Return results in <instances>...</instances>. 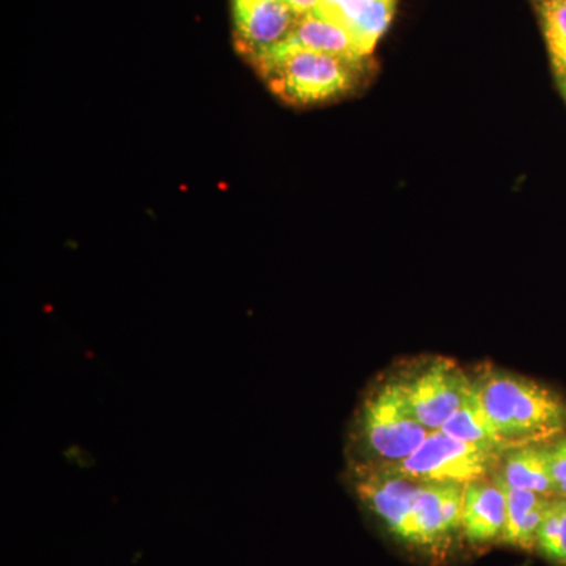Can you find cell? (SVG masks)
<instances>
[{"label": "cell", "instance_id": "obj_14", "mask_svg": "<svg viewBox=\"0 0 566 566\" xmlns=\"http://www.w3.org/2000/svg\"><path fill=\"white\" fill-rule=\"evenodd\" d=\"M441 431L450 438L457 439V441L504 449L495 438L490 422H488L485 409H483L482 401H480L479 394H476L474 379H472L471 389L465 395L463 403L457 409L455 415L442 424Z\"/></svg>", "mask_w": 566, "mask_h": 566}, {"label": "cell", "instance_id": "obj_12", "mask_svg": "<svg viewBox=\"0 0 566 566\" xmlns=\"http://www.w3.org/2000/svg\"><path fill=\"white\" fill-rule=\"evenodd\" d=\"M494 479L504 488L506 501V523L502 542L520 549H535L538 528L554 497L534 491L516 490L495 474Z\"/></svg>", "mask_w": 566, "mask_h": 566}, {"label": "cell", "instance_id": "obj_11", "mask_svg": "<svg viewBox=\"0 0 566 566\" xmlns=\"http://www.w3.org/2000/svg\"><path fill=\"white\" fill-rule=\"evenodd\" d=\"M506 485L516 490L557 497L547 446L532 444L510 447L502 455L494 472Z\"/></svg>", "mask_w": 566, "mask_h": 566}, {"label": "cell", "instance_id": "obj_8", "mask_svg": "<svg viewBox=\"0 0 566 566\" xmlns=\"http://www.w3.org/2000/svg\"><path fill=\"white\" fill-rule=\"evenodd\" d=\"M464 486L453 482L420 483L415 504V545L438 549L461 532Z\"/></svg>", "mask_w": 566, "mask_h": 566}, {"label": "cell", "instance_id": "obj_18", "mask_svg": "<svg viewBox=\"0 0 566 566\" xmlns=\"http://www.w3.org/2000/svg\"><path fill=\"white\" fill-rule=\"evenodd\" d=\"M285 2L297 13L305 14L315 11L319 0H285Z\"/></svg>", "mask_w": 566, "mask_h": 566}, {"label": "cell", "instance_id": "obj_13", "mask_svg": "<svg viewBox=\"0 0 566 566\" xmlns=\"http://www.w3.org/2000/svg\"><path fill=\"white\" fill-rule=\"evenodd\" d=\"M290 44L342 57H367L360 54L356 43L342 25L323 17L318 11L301 14Z\"/></svg>", "mask_w": 566, "mask_h": 566}, {"label": "cell", "instance_id": "obj_2", "mask_svg": "<svg viewBox=\"0 0 566 566\" xmlns=\"http://www.w3.org/2000/svg\"><path fill=\"white\" fill-rule=\"evenodd\" d=\"M365 59L342 57L286 44L252 66L283 103L304 107L344 98L359 87Z\"/></svg>", "mask_w": 566, "mask_h": 566}, {"label": "cell", "instance_id": "obj_9", "mask_svg": "<svg viewBox=\"0 0 566 566\" xmlns=\"http://www.w3.org/2000/svg\"><path fill=\"white\" fill-rule=\"evenodd\" d=\"M506 523L504 488L494 479L475 480L464 486L461 532L472 545L502 542Z\"/></svg>", "mask_w": 566, "mask_h": 566}, {"label": "cell", "instance_id": "obj_6", "mask_svg": "<svg viewBox=\"0 0 566 566\" xmlns=\"http://www.w3.org/2000/svg\"><path fill=\"white\" fill-rule=\"evenodd\" d=\"M398 381L417 419L430 431L441 430L455 415L472 386V379L455 363L442 357Z\"/></svg>", "mask_w": 566, "mask_h": 566}, {"label": "cell", "instance_id": "obj_19", "mask_svg": "<svg viewBox=\"0 0 566 566\" xmlns=\"http://www.w3.org/2000/svg\"><path fill=\"white\" fill-rule=\"evenodd\" d=\"M562 80H564V84H562V85H564V93L566 96V74H565V76H562Z\"/></svg>", "mask_w": 566, "mask_h": 566}, {"label": "cell", "instance_id": "obj_20", "mask_svg": "<svg viewBox=\"0 0 566 566\" xmlns=\"http://www.w3.org/2000/svg\"><path fill=\"white\" fill-rule=\"evenodd\" d=\"M566 499V497H565Z\"/></svg>", "mask_w": 566, "mask_h": 566}, {"label": "cell", "instance_id": "obj_7", "mask_svg": "<svg viewBox=\"0 0 566 566\" xmlns=\"http://www.w3.org/2000/svg\"><path fill=\"white\" fill-rule=\"evenodd\" d=\"M420 482L378 465H360L354 490L360 502L405 545H415V504Z\"/></svg>", "mask_w": 566, "mask_h": 566}, {"label": "cell", "instance_id": "obj_3", "mask_svg": "<svg viewBox=\"0 0 566 566\" xmlns=\"http://www.w3.org/2000/svg\"><path fill=\"white\" fill-rule=\"evenodd\" d=\"M430 430L417 419L400 381H387L365 395L357 416V442L379 464L397 463L416 452Z\"/></svg>", "mask_w": 566, "mask_h": 566}, {"label": "cell", "instance_id": "obj_10", "mask_svg": "<svg viewBox=\"0 0 566 566\" xmlns=\"http://www.w3.org/2000/svg\"><path fill=\"white\" fill-rule=\"evenodd\" d=\"M397 0H337L326 9H316L349 33L360 54L368 55L392 21Z\"/></svg>", "mask_w": 566, "mask_h": 566}, {"label": "cell", "instance_id": "obj_17", "mask_svg": "<svg viewBox=\"0 0 566 566\" xmlns=\"http://www.w3.org/2000/svg\"><path fill=\"white\" fill-rule=\"evenodd\" d=\"M554 564L566 566V499L562 497L560 528H558V538L556 554L553 558Z\"/></svg>", "mask_w": 566, "mask_h": 566}, {"label": "cell", "instance_id": "obj_16", "mask_svg": "<svg viewBox=\"0 0 566 566\" xmlns=\"http://www.w3.org/2000/svg\"><path fill=\"white\" fill-rule=\"evenodd\" d=\"M549 449L551 472H553L554 485L557 497H566V436L558 439Z\"/></svg>", "mask_w": 566, "mask_h": 566}, {"label": "cell", "instance_id": "obj_5", "mask_svg": "<svg viewBox=\"0 0 566 566\" xmlns=\"http://www.w3.org/2000/svg\"><path fill=\"white\" fill-rule=\"evenodd\" d=\"M232 13L234 48L251 65L290 44L301 18L285 0H232Z\"/></svg>", "mask_w": 566, "mask_h": 566}, {"label": "cell", "instance_id": "obj_1", "mask_svg": "<svg viewBox=\"0 0 566 566\" xmlns=\"http://www.w3.org/2000/svg\"><path fill=\"white\" fill-rule=\"evenodd\" d=\"M474 385L488 422L504 449L543 441L566 427L565 401L532 379L491 371Z\"/></svg>", "mask_w": 566, "mask_h": 566}, {"label": "cell", "instance_id": "obj_4", "mask_svg": "<svg viewBox=\"0 0 566 566\" xmlns=\"http://www.w3.org/2000/svg\"><path fill=\"white\" fill-rule=\"evenodd\" d=\"M505 449L457 441L441 430L430 431L412 455L397 463L378 464L416 482H453L468 485L494 475Z\"/></svg>", "mask_w": 566, "mask_h": 566}, {"label": "cell", "instance_id": "obj_15", "mask_svg": "<svg viewBox=\"0 0 566 566\" xmlns=\"http://www.w3.org/2000/svg\"><path fill=\"white\" fill-rule=\"evenodd\" d=\"M543 32L558 76L566 74V0H539Z\"/></svg>", "mask_w": 566, "mask_h": 566}]
</instances>
